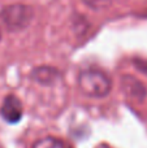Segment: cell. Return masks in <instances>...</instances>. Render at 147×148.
<instances>
[{
    "instance_id": "5b68a950",
    "label": "cell",
    "mask_w": 147,
    "mask_h": 148,
    "mask_svg": "<svg viewBox=\"0 0 147 148\" xmlns=\"http://www.w3.org/2000/svg\"><path fill=\"white\" fill-rule=\"evenodd\" d=\"M31 77H33L34 81L39 82V83L48 84V83H54L55 79L60 77V73L56 69H54V68L43 66V68H36L31 73Z\"/></svg>"
},
{
    "instance_id": "277c9868",
    "label": "cell",
    "mask_w": 147,
    "mask_h": 148,
    "mask_svg": "<svg viewBox=\"0 0 147 148\" xmlns=\"http://www.w3.org/2000/svg\"><path fill=\"white\" fill-rule=\"evenodd\" d=\"M1 116L7 122L16 123L22 117V104L14 95H8L1 105Z\"/></svg>"
},
{
    "instance_id": "8992f818",
    "label": "cell",
    "mask_w": 147,
    "mask_h": 148,
    "mask_svg": "<svg viewBox=\"0 0 147 148\" xmlns=\"http://www.w3.org/2000/svg\"><path fill=\"white\" fill-rule=\"evenodd\" d=\"M31 148H70V147H68L64 142L59 140V139L54 138V136H47V138H42L39 140H36L31 146Z\"/></svg>"
},
{
    "instance_id": "ba28073f",
    "label": "cell",
    "mask_w": 147,
    "mask_h": 148,
    "mask_svg": "<svg viewBox=\"0 0 147 148\" xmlns=\"http://www.w3.org/2000/svg\"><path fill=\"white\" fill-rule=\"evenodd\" d=\"M0 38H1V35H0Z\"/></svg>"
},
{
    "instance_id": "7a4b0ae2",
    "label": "cell",
    "mask_w": 147,
    "mask_h": 148,
    "mask_svg": "<svg viewBox=\"0 0 147 148\" xmlns=\"http://www.w3.org/2000/svg\"><path fill=\"white\" fill-rule=\"evenodd\" d=\"M0 17L8 30L18 31L29 26L33 18V10L27 5L13 4L5 7L0 13Z\"/></svg>"
},
{
    "instance_id": "3957f363",
    "label": "cell",
    "mask_w": 147,
    "mask_h": 148,
    "mask_svg": "<svg viewBox=\"0 0 147 148\" xmlns=\"http://www.w3.org/2000/svg\"><path fill=\"white\" fill-rule=\"evenodd\" d=\"M121 88L129 99L137 103L143 101L147 96V88L145 84L137 77L130 75V74H125L121 78Z\"/></svg>"
},
{
    "instance_id": "6da1fadb",
    "label": "cell",
    "mask_w": 147,
    "mask_h": 148,
    "mask_svg": "<svg viewBox=\"0 0 147 148\" xmlns=\"http://www.w3.org/2000/svg\"><path fill=\"white\" fill-rule=\"evenodd\" d=\"M78 88L85 96L106 97L112 90V81L99 69H86L78 75Z\"/></svg>"
},
{
    "instance_id": "52a82bcc",
    "label": "cell",
    "mask_w": 147,
    "mask_h": 148,
    "mask_svg": "<svg viewBox=\"0 0 147 148\" xmlns=\"http://www.w3.org/2000/svg\"><path fill=\"white\" fill-rule=\"evenodd\" d=\"M115 0H83L86 5H89L90 8H94V9H103V8L108 7L113 3Z\"/></svg>"
}]
</instances>
